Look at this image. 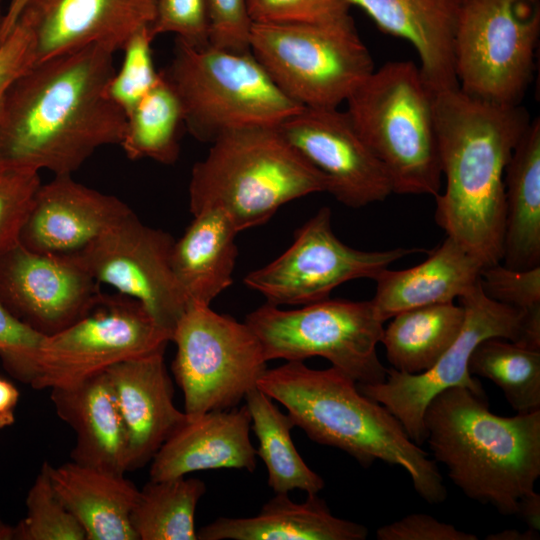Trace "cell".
Wrapping results in <instances>:
<instances>
[{
  "label": "cell",
  "instance_id": "6da1fadb",
  "mask_svg": "<svg viewBox=\"0 0 540 540\" xmlns=\"http://www.w3.org/2000/svg\"><path fill=\"white\" fill-rule=\"evenodd\" d=\"M114 53L89 45L32 65L0 108V168L72 175L120 143L125 113L107 96Z\"/></svg>",
  "mask_w": 540,
  "mask_h": 540
},
{
  "label": "cell",
  "instance_id": "7a4b0ae2",
  "mask_svg": "<svg viewBox=\"0 0 540 540\" xmlns=\"http://www.w3.org/2000/svg\"><path fill=\"white\" fill-rule=\"evenodd\" d=\"M445 189L435 221L484 267L501 263L505 224V170L529 126L520 106L485 102L459 88L434 93Z\"/></svg>",
  "mask_w": 540,
  "mask_h": 540
},
{
  "label": "cell",
  "instance_id": "3957f363",
  "mask_svg": "<svg viewBox=\"0 0 540 540\" xmlns=\"http://www.w3.org/2000/svg\"><path fill=\"white\" fill-rule=\"evenodd\" d=\"M257 387L281 403L312 441L338 448L364 467L376 460L400 466L429 504L446 499L435 461L386 407L361 393L357 382L341 370H316L303 361H287L266 369Z\"/></svg>",
  "mask_w": 540,
  "mask_h": 540
},
{
  "label": "cell",
  "instance_id": "277c9868",
  "mask_svg": "<svg viewBox=\"0 0 540 540\" xmlns=\"http://www.w3.org/2000/svg\"><path fill=\"white\" fill-rule=\"evenodd\" d=\"M423 424L435 460L467 497L517 514L540 476V410L499 416L485 398L452 387L428 403Z\"/></svg>",
  "mask_w": 540,
  "mask_h": 540
},
{
  "label": "cell",
  "instance_id": "5b68a950",
  "mask_svg": "<svg viewBox=\"0 0 540 540\" xmlns=\"http://www.w3.org/2000/svg\"><path fill=\"white\" fill-rule=\"evenodd\" d=\"M192 168V215L217 208L238 232L266 223L283 205L327 192L325 177L287 141L278 126L242 128L215 139Z\"/></svg>",
  "mask_w": 540,
  "mask_h": 540
},
{
  "label": "cell",
  "instance_id": "8992f818",
  "mask_svg": "<svg viewBox=\"0 0 540 540\" xmlns=\"http://www.w3.org/2000/svg\"><path fill=\"white\" fill-rule=\"evenodd\" d=\"M345 103L355 130L386 170L393 193H440L434 92L416 64L390 61L374 69Z\"/></svg>",
  "mask_w": 540,
  "mask_h": 540
},
{
  "label": "cell",
  "instance_id": "52a82bcc",
  "mask_svg": "<svg viewBox=\"0 0 540 540\" xmlns=\"http://www.w3.org/2000/svg\"><path fill=\"white\" fill-rule=\"evenodd\" d=\"M183 109L184 126L212 143L229 131L279 126L303 107L286 96L251 51L202 48L176 39L162 71Z\"/></svg>",
  "mask_w": 540,
  "mask_h": 540
},
{
  "label": "cell",
  "instance_id": "ba28073f",
  "mask_svg": "<svg viewBox=\"0 0 540 540\" xmlns=\"http://www.w3.org/2000/svg\"><path fill=\"white\" fill-rule=\"evenodd\" d=\"M250 51L302 107L338 108L375 69L350 15L326 23H254Z\"/></svg>",
  "mask_w": 540,
  "mask_h": 540
},
{
  "label": "cell",
  "instance_id": "9c48e42d",
  "mask_svg": "<svg viewBox=\"0 0 540 540\" xmlns=\"http://www.w3.org/2000/svg\"><path fill=\"white\" fill-rule=\"evenodd\" d=\"M458 300L465 312L462 329L430 369L409 374L389 368L381 383H357L360 392L386 407L419 446L426 439L425 409L438 393L452 387H465L485 398L480 382L468 369L471 354L481 341L503 338L530 349H540V313L525 312L492 300L485 295L480 280Z\"/></svg>",
  "mask_w": 540,
  "mask_h": 540
},
{
  "label": "cell",
  "instance_id": "30bf717a",
  "mask_svg": "<svg viewBox=\"0 0 540 540\" xmlns=\"http://www.w3.org/2000/svg\"><path fill=\"white\" fill-rule=\"evenodd\" d=\"M244 322L259 339L267 361L319 356L358 384L386 379L387 369L377 355L384 322L371 300L327 298L294 310L265 303Z\"/></svg>",
  "mask_w": 540,
  "mask_h": 540
},
{
  "label": "cell",
  "instance_id": "8fae6325",
  "mask_svg": "<svg viewBox=\"0 0 540 540\" xmlns=\"http://www.w3.org/2000/svg\"><path fill=\"white\" fill-rule=\"evenodd\" d=\"M539 35L538 0H464L454 39L459 89L485 102L520 105Z\"/></svg>",
  "mask_w": 540,
  "mask_h": 540
},
{
  "label": "cell",
  "instance_id": "7c38bea8",
  "mask_svg": "<svg viewBox=\"0 0 540 540\" xmlns=\"http://www.w3.org/2000/svg\"><path fill=\"white\" fill-rule=\"evenodd\" d=\"M171 341L177 347L171 368L188 418L237 407L267 369L251 328L210 306H189Z\"/></svg>",
  "mask_w": 540,
  "mask_h": 540
},
{
  "label": "cell",
  "instance_id": "4fadbf2b",
  "mask_svg": "<svg viewBox=\"0 0 540 540\" xmlns=\"http://www.w3.org/2000/svg\"><path fill=\"white\" fill-rule=\"evenodd\" d=\"M170 341L138 301L103 293L84 317L44 337L31 387L69 386L128 359L165 351Z\"/></svg>",
  "mask_w": 540,
  "mask_h": 540
},
{
  "label": "cell",
  "instance_id": "5bb4252c",
  "mask_svg": "<svg viewBox=\"0 0 540 540\" xmlns=\"http://www.w3.org/2000/svg\"><path fill=\"white\" fill-rule=\"evenodd\" d=\"M426 252L398 247L385 251L354 249L338 239L331 226V211L323 207L295 232L290 247L267 265L244 277V284L262 294L266 303L307 305L329 298L341 284L361 278L375 279L395 261Z\"/></svg>",
  "mask_w": 540,
  "mask_h": 540
},
{
  "label": "cell",
  "instance_id": "9a60e30c",
  "mask_svg": "<svg viewBox=\"0 0 540 540\" xmlns=\"http://www.w3.org/2000/svg\"><path fill=\"white\" fill-rule=\"evenodd\" d=\"M174 241L132 210L77 255L99 285L138 301L172 338L188 308L171 266Z\"/></svg>",
  "mask_w": 540,
  "mask_h": 540
},
{
  "label": "cell",
  "instance_id": "2e32d148",
  "mask_svg": "<svg viewBox=\"0 0 540 540\" xmlns=\"http://www.w3.org/2000/svg\"><path fill=\"white\" fill-rule=\"evenodd\" d=\"M102 295L77 253H39L18 243L0 256V302L44 336L84 317Z\"/></svg>",
  "mask_w": 540,
  "mask_h": 540
},
{
  "label": "cell",
  "instance_id": "e0dca14e",
  "mask_svg": "<svg viewBox=\"0 0 540 540\" xmlns=\"http://www.w3.org/2000/svg\"><path fill=\"white\" fill-rule=\"evenodd\" d=\"M287 141L327 181V192L345 206L360 208L393 193L390 178L338 108L303 107L279 126Z\"/></svg>",
  "mask_w": 540,
  "mask_h": 540
},
{
  "label": "cell",
  "instance_id": "ac0fdd59",
  "mask_svg": "<svg viewBox=\"0 0 540 540\" xmlns=\"http://www.w3.org/2000/svg\"><path fill=\"white\" fill-rule=\"evenodd\" d=\"M157 0H30L35 63L89 45L115 53L150 27ZM22 12V13H23ZM21 13V14H22Z\"/></svg>",
  "mask_w": 540,
  "mask_h": 540
},
{
  "label": "cell",
  "instance_id": "d6986e66",
  "mask_svg": "<svg viewBox=\"0 0 540 540\" xmlns=\"http://www.w3.org/2000/svg\"><path fill=\"white\" fill-rule=\"evenodd\" d=\"M131 211L118 197L88 187L72 175H54L38 187L19 243L39 253H77Z\"/></svg>",
  "mask_w": 540,
  "mask_h": 540
},
{
  "label": "cell",
  "instance_id": "ffe728a7",
  "mask_svg": "<svg viewBox=\"0 0 540 540\" xmlns=\"http://www.w3.org/2000/svg\"><path fill=\"white\" fill-rule=\"evenodd\" d=\"M164 352L120 362L105 372L127 436V471L144 467L187 420L173 402Z\"/></svg>",
  "mask_w": 540,
  "mask_h": 540
},
{
  "label": "cell",
  "instance_id": "44dd1931",
  "mask_svg": "<svg viewBox=\"0 0 540 540\" xmlns=\"http://www.w3.org/2000/svg\"><path fill=\"white\" fill-rule=\"evenodd\" d=\"M250 428L246 404L187 417L151 460L150 479H171L218 468L253 472L257 452L250 441Z\"/></svg>",
  "mask_w": 540,
  "mask_h": 540
},
{
  "label": "cell",
  "instance_id": "7402d4cb",
  "mask_svg": "<svg viewBox=\"0 0 540 540\" xmlns=\"http://www.w3.org/2000/svg\"><path fill=\"white\" fill-rule=\"evenodd\" d=\"M390 35L408 41L434 93L459 88L454 39L464 0H347Z\"/></svg>",
  "mask_w": 540,
  "mask_h": 540
},
{
  "label": "cell",
  "instance_id": "603a6c76",
  "mask_svg": "<svg viewBox=\"0 0 540 540\" xmlns=\"http://www.w3.org/2000/svg\"><path fill=\"white\" fill-rule=\"evenodd\" d=\"M50 392L58 417L76 435L71 460L125 474L126 430L106 372Z\"/></svg>",
  "mask_w": 540,
  "mask_h": 540
},
{
  "label": "cell",
  "instance_id": "cb8c5ba5",
  "mask_svg": "<svg viewBox=\"0 0 540 540\" xmlns=\"http://www.w3.org/2000/svg\"><path fill=\"white\" fill-rule=\"evenodd\" d=\"M427 252L420 264L381 271L371 299L385 322L396 314L427 305L454 302L480 280L483 265L450 237Z\"/></svg>",
  "mask_w": 540,
  "mask_h": 540
},
{
  "label": "cell",
  "instance_id": "d4e9b609",
  "mask_svg": "<svg viewBox=\"0 0 540 540\" xmlns=\"http://www.w3.org/2000/svg\"><path fill=\"white\" fill-rule=\"evenodd\" d=\"M51 484L77 519L86 540H137L130 517L139 495L125 474L85 466L74 461L52 466Z\"/></svg>",
  "mask_w": 540,
  "mask_h": 540
},
{
  "label": "cell",
  "instance_id": "484cf974",
  "mask_svg": "<svg viewBox=\"0 0 540 540\" xmlns=\"http://www.w3.org/2000/svg\"><path fill=\"white\" fill-rule=\"evenodd\" d=\"M368 529L332 515L317 494L303 503L276 493L256 516L220 517L197 531L198 540H365Z\"/></svg>",
  "mask_w": 540,
  "mask_h": 540
},
{
  "label": "cell",
  "instance_id": "4316f807",
  "mask_svg": "<svg viewBox=\"0 0 540 540\" xmlns=\"http://www.w3.org/2000/svg\"><path fill=\"white\" fill-rule=\"evenodd\" d=\"M238 233L224 211L212 208L194 214L183 235L174 241L171 266L188 307L210 306L232 285Z\"/></svg>",
  "mask_w": 540,
  "mask_h": 540
},
{
  "label": "cell",
  "instance_id": "83f0119b",
  "mask_svg": "<svg viewBox=\"0 0 540 540\" xmlns=\"http://www.w3.org/2000/svg\"><path fill=\"white\" fill-rule=\"evenodd\" d=\"M504 266H540V121L532 120L505 170Z\"/></svg>",
  "mask_w": 540,
  "mask_h": 540
},
{
  "label": "cell",
  "instance_id": "f1b7e54d",
  "mask_svg": "<svg viewBox=\"0 0 540 540\" xmlns=\"http://www.w3.org/2000/svg\"><path fill=\"white\" fill-rule=\"evenodd\" d=\"M464 309L454 302L417 307L392 317L380 342L391 368L409 374L430 369L459 335Z\"/></svg>",
  "mask_w": 540,
  "mask_h": 540
},
{
  "label": "cell",
  "instance_id": "f546056e",
  "mask_svg": "<svg viewBox=\"0 0 540 540\" xmlns=\"http://www.w3.org/2000/svg\"><path fill=\"white\" fill-rule=\"evenodd\" d=\"M251 415V427L258 439L257 455L268 473V485L275 493L302 490L318 494L324 480L311 470L291 438L295 424L288 414L281 412L272 399L257 386L245 397Z\"/></svg>",
  "mask_w": 540,
  "mask_h": 540
},
{
  "label": "cell",
  "instance_id": "4dcf8cb0",
  "mask_svg": "<svg viewBox=\"0 0 540 540\" xmlns=\"http://www.w3.org/2000/svg\"><path fill=\"white\" fill-rule=\"evenodd\" d=\"M160 72L156 85L126 115L119 145L130 160L150 159L171 165L179 156L184 115L175 90Z\"/></svg>",
  "mask_w": 540,
  "mask_h": 540
},
{
  "label": "cell",
  "instance_id": "1f68e13d",
  "mask_svg": "<svg viewBox=\"0 0 540 540\" xmlns=\"http://www.w3.org/2000/svg\"><path fill=\"white\" fill-rule=\"evenodd\" d=\"M205 492L198 478L150 479L131 512L137 540H197L194 516Z\"/></svg>",
  "mask_w": 540,
  "mask_h": 540
},
{
  "label": "cell",
  "instance_id": "d6a6232c",
  "mask_svg": "<svg viewBox=\"0 0 540 540\" xmlns=\"http://www.w3.org/2000/svg\"><path fill=\"white\" fill-rule=\"evenodd\" d=\"M468 369L497 385L517 413L540 410V350L488 338L473 350Z\"/></svg>",
  "mask_w": 540,
  "mask_h": 540
},
{
  "label": "cell",
  "instance_id": "836d02e7",
  "mask_svg": "<svg viewBox=\"0 0 540 540\" xmlns=\"http://www.w3.org/2000/svg\"><path fill=\"white\" fill-rule=\"evenodd\" d=\"M26 515L15 540H86L80 523L56 494L44 462L26 496Z\"/></svg>",
  "mask_w": 540,
  "mask_h": 540
},
{
  "label": "cell",
  "instance_id": "e575fe53",
  "mask_svg": "<svg viewBox=\"0 0 540 540\" xmlns=\"http://www.w3.org/2000/svg\"><path fill=\"white\" fill-rule=\"evenodd\" d=\"M149 27L136 32L122 49L124 55L106 88L109 99L127 115L156 85L161 72L155 68Z\"/></svg>",
  "mask_w": 540,
  "mask_h": 540
},
{
  "label": "cell",
  "instance_id": "d590c367",
  "mask_svg": "<svg viewBox=\"0 0 540 540\" xmlns=\"http://www.w3.org/2000/svg\"><path fill=\"white\" fill-rule=\"evenodd\" d=\"M44 337L15 317L0 302V360L13 378L31 386L36 377Z\"/></svg>",
  "mask_w": 540,
  "mask_h": 540
},
{
  "label": "cell",
  "instance_id": "8d00e7d4",
  "mask_svg": "<svg viewBox=\"0 0 540 540\" xmlns=\"http://www.w3.org/2000/svg\"><path fill=\"white\" fill-rule=\"evenodd\" d=\"M40 184L39 173L0 168V256L19 243Z\"/></svg>",
  "mask_w": 540,
  "mask_h": 540
},
{
  "label": "cell",
  "instance_id": "74e56055",
  "mask_svg": "<svg viewBox=\"0 0 540 540\" xmlns=\"http://www.w3.org/2000/svg\"><path fill=\"white\" fill-rule=\"evenodd\" d=\"M255 24L326 23L348 17L347 0H247Z\"/></svg>",
  "mask_w": 540,
  "mask_h": 540
},
{
  "label": "cell",
  "instance_id": "f35d334b",
  "mask_svg": "<svg viewBox=\"0 0 540 540\" xmlns=\"http://www.w3.org/2000/svg\"><path fill=\"white\" fill-rule=\"evenodd\" d=\"M480 283L485 295L494 301L525 312L540 310V266L526 270L501 263L486 266Z\"/></svg>",
  "mask_w": 540,
  "mask_h": 540
},
{
  "label": "cell",
  "instance_id": "ab89813d",
  "mask_svg": "<svg viewBox=\"0 0 540 540\" xmlns=\"http://www.w3.org/2000/svg\"><path fill=\"white\" fill-rule=\"evenodd\" d=\"M152 38L174 34L176 39L198 48L209 45L206 0H157L149 27Z\"/></svg>",
  "mask_w": 540,
  "mask_h": 540
},
{
  "label": "cell",
  "instance_id": "60d3db41",
  "mask_svg": "<svg viewBox=\"0 0 540 540\" xmlns=\"http://www.w3.org/2000/svg\"><path fill=\"white\" fill-rule=\"evenodd\" d=\"M209 45L233 52L250 51L253 21L247 0H206Z\"/></svg>",
  "mask_w": 540,
  "mask_h": 540
},
{
  "label": "cell",
  "instance_id": "b9f144b4",
  "mask_svg": "<svg viewBox=\"0 0 540 540\" xmlns=\"http://www.w3.org/2000/svg\"><path fill=\"white\" fill-rule=\"evenodd\" d=\"M34 43L30 18L23 12L0 42V108L12 84L35 64Z\"/></svg>",
  "mask_w": 540,
  "mask_h": 540
},
{
  "label": "cell",
  "instance_id": "7bdbcfd3",
  "mask_svg": "<svg viewBox=\"0 0 540 540\" xmlns=\"http://www.w3.org/2000/svg\"><path fill=\"white\" fill-rule=\"evenodd\" d=\"M378 540H477L474 534L458 530L455 526L436 518L413 513L376 531Z\"/></svg>",
  "mask_w": 540,
  "mask_h": 540
},
{
  "label": "cell",
  "instance_id": "ee69618b",
  "mask_svg": "<svg viewBox=\"0 0 540 540\" xmlns=\"http://www.w3.org/2000/svg\"><path fill=\"white\" fill-rule=\"evenodd\" d=\"M18 399L17 388L8 380L0 377V429L14 423Z\"/></svg>",
  "mask_w": 540,
  "mask_h": 540
},
{
  "label": "cell",
  "instance_id": "f6af8a7d",
  "mask_svg": "<svg viewBox=\"0 0 540 540\" xmlns=\"http://www.w3.org/2000/svg\"><path fill=\"white\" fill-rule=\"evenodd\" d=\"M517 515L527 524L528 528L540 530V494L535 490L525 495L518 504Z\"/></svg>",
  "mask_w": 540,
  "mask_h": 540
},
{
  "label": "cell",
  "instance_id": "bcb514c9",
  "mask_svg": "<svg viewBox=\"0 0 540 540\" xmlns=\"http://www.w3.org/2000/svg\"><path fill=\"white\" fill-rule=\"evenodd\" d=\"M29 1L30 0H10L4 13L1 41L10 33Z\"/></svg>",
  "mask_w": 540,
  "mask_h": 540
},
{
  "label": "cell",
  "instance_id": "7dc6e473",
  "mask_svg": "<svg viewBox=\"0 0 540 540\" xmlns=\"http://www.w3.org/2000/svg\"><path fill=\"white\" fill-rule=\"evenodd\" d=\"M488 540H536L539 539V531L528 528L526 531L507 529L495 534L488 535Z\"/></svg>",
  "mask_w": 540,
  "mask_h": 540
},
{
  "label": "cell",
  "instance_id": "c3c4849f",
  "mask_svg": "<svg viewBox=\"0 0 540 540\" xmlns=\"http://www.w3.org/2000/svg\"><path fill=\"white\" fill-rule=\"evenodd\" d=\"M15 526H11L0 519V540H15Z\"/></svg>",
  "mask_w": 540,
  "mask_h": 540
},
{
  "label": "cell",
  "instance_id": "681fc988",
  "mask_svg": "<svg viewBox=\"0 0 540 540\" xmlns=\"http://www.w3.org/2000/svg\"><path fill=\"white\" fill-rule=\"evenodd\" d=\"M1 1L2 0H0V42H1V30H2V25H3V20H4V13H5V9L3 10Z\"/></svg>",
  "mask_w": 540,
  "mask_h": 540
}]
</instances>
